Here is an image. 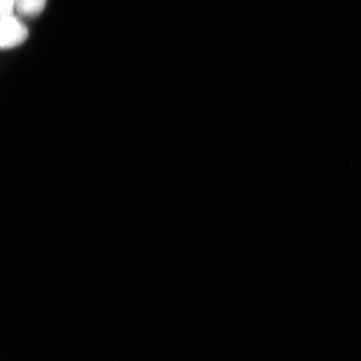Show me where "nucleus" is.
Wrapping results in <instances>:
<instances>
[{"label": "nucleus", "mask_w": 361, "mask_h": 361, "mask_svg": "<svg viewBox=\"0 0 361 361\" xmlns=\"http://www.w3.org/2000/svg\"><path fill=\"white\" fill-rule=\"evenodd\" d=\"M28 37L27 27L13 16H2L0 21V47L2 49H13L25 42Z\"/></svg>", "instance_id": "1"}, {"label": "nucleus", "mask_w": 361, "mask_h": 361, "mask_svg": "<svg viewBox=\"0 0 361 361\" xmlns=\"http://www.w3.org/2000/svg\"><path fill=\"white\" fill-rule=\"evenodd\" d=\"M47 0H16L18 13L25 18H35L44 11Z\"/></svg>", "instance_id": "2"}, {"label": "nucleus", "mask_w": 361, "mask_h": 361, "mask_svg": "<svg viewBox=\"0 0 361 361\" xmlns=\"http://www.w3.org/2000/svg\"><path fill=\"white\" fill-rule=\"evenodd\" d=\"M16 9V0H0V16H13Z\"/></svg>", "instance_id": "3"}]
</instances>
